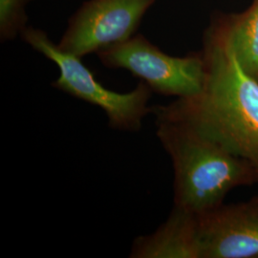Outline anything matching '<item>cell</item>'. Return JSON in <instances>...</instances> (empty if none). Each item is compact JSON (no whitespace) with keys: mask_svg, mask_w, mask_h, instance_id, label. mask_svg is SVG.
<instances>
[{"mask_svg":"<svg viewBox=\"0 0 258 258\" xmlns=\"http://www.w3.org/2000/svg\"><path fill=\"white\" fill-rule=\"evenodd\" d=\"M202 91L151 106L155 119L184 123L234 156L247 161L258 176V81L241 66L223 26L205 39Z\"/></svg>","mask_w":258,"mask_h":258,"instance_id":"6da1fadb","label":"cell"},{"mask_svg":"<svg viewBox=\"0 0 258 258\" xmlns=\"http://www.w3.org/2000/svg\"><path fill=\"white\" fill-rule=\"evenodd\" d=\"M156 135L174 169V206L196 214L224 203L238 186L258 184L254 168L184 123L155 119Z\"/></svg>","mask_w":258,"mask_h":258,"instance_id":"7a4b0ae2","label":"cell"},{"mask_svg":"<svg viewBox=\"0 0 258 258\" xmlns=\"http://www.w3.org/2000/svg\"><path fill=\"white\" fill-rule=\"evenodd\" d=\"M22 39L38 53L55 63L59 76L52 86L74 98L88 102L104 111L111 128L126 132H139L143 121L151 114L148 102L153 91L141 82L127 93H118L104 87L83 64L82 57L60 50L46 33L27 27L21 33Z\"/></svg>","mask_w":258,"mask_h":258,"instance_id":"3957f363","label":"cell"},{"mask_svg":"<svg viewBox=\"0 0 258 258\" xmlns=\"http://www.w3.org/2000/svg\"><path fill=\"white\" fill-rule=\"evenodd\" d=\"M97 55L105 67L125 69L163 96L189 98L203 89L206 71L202 54L172 56L137 35Z\"/></svg>","mask_w":258,"mask_h":258,"instance_id":"277c9868","label":"cell"},{"mask_svg":"<svg viewBox=\"0 0 258 258\" xmlns=\"http://www.w3.org/2000/svg\"><path fill=\"white\" fill-rule=\"evenodd\" d=\"M156 0H88L69 20L57 46L83 57L134 36Z\"/></svg>","mask_w":258,"mask_h":258,"instance_id":"5b68a950","label":"cell"},{"mask_svg":"<svg viewBox=\"0 0 258 258\" xmlns=\"http://www.w3.org/2000/svg\"><path fill=\"white\" fill-rule=\"evenodd\" d=\"M197 216L200 258H258V195Z\"/></svg>","mask_w":258,"mask_h":258,"instance_id":"8992f818","label":"cell"},{"mask_svg":"<svg viewBox=\"0 0 258 258\" xmlns=\"http://www.w3.org/2000/svg\"><path fill=\"white\" fill-rule=\"evenodd\" d=\"M129 257L200 258L197 214L173 206L156 231L134 239Z\"/></svg>","mask_w":258,"mask_h":258,"instance_id":"52a82bcc","label":"cell"},{"mask_svg":"<svg viewBox=\"0 0 258 258\" xmlns=\"http://www.w3.org/2000/svg\"><path fill=\"white\" fill-rule=\"evenodd\" d=\"M224 30L243 69L258 81V0L235 24Z\"/></svg>","mask_w":258,"mask_h":258,"instance_id":"ba28073f","label":"cell"},{"mask_svg":"<svg viewBox=\"0 0 258 258\" xmlns=\"http://www.w3.org/2000/svg\"><path fill=\"white\" fill-rule=\"evenodd\" d=\"M31 0H0V38L2 42L15 39L27 28L25 6Z\"/></svg>","mask_w":258,"mask_h":258,"instance_id":"9c48e42d","label":"cell"}]
</instances>
